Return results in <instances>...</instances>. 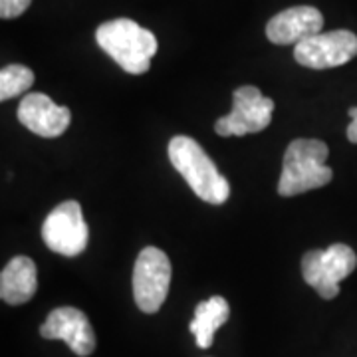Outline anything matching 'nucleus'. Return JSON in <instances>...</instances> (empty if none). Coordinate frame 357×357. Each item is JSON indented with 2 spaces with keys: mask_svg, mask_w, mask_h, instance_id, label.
I'll return each instance as SVG.
<instances>
[{
  "mask_svg": "<svg viewBox=\"0 0 357 357\" xmlns=\"http://www.w3.org/2000/svg\"><path fill=\"white\" fill-rule=\"evenodd\" d=\"M96 40L115 64L133 76L145 74L151 68V58L157 52L153 32L129 18L103 22L96 32Z\"/></svg>",
  "mask_w": 357,
  "mask_h": 357,
  "instance_id": "nucleus-1",
  "label": "nucleus"
},
{
  "mask_svg": "<svg viewBox=\"0 0 357 357\" xmlns=\"http://www.w3.org/2000/svg\"><path fill=\"white\" fill-rule=\"evenodd\" d=\"M171 165L187 181L192 192L208 204H222L230 197V185L203 147L187 135L169 141Z\"/></svg>",
  "mask_w": 357,
  "mask_h": 357,
  "instance_id": "nucleus-2",
  "label": "nucleus"
},
{
  "mask_svg": "<svg viewBox=\"0 0 357 357\" xmlns=\"http://www.w3.org/2000/svg\"><path fill=\"white\" fill-rule=\"evenodd\" d=\"M330 149L319 139H296L288 145L278 181V195L296 197L328 185L333 171L326 165Z\"/></svg>",
  "mask_w": 357,
  "mask_h": 357,
  "instance_id": "nucleus-3",
  "label": "nucleus"
},
{
  "mask_svg": "<svg viewBox=\"0 0 357 357\" xmlns=\"http://www.w3.org/2000/svg\"><path fill=\"white\" fill-rule=\"evenodd\" d=\"M357 268V256L347 244H332L326 250H310L302 258V276L324 300L340 294V282Z\"/></svg>",
  "mask_w": 357,
  "mask_h": 357,
  "instance_id": "nucleus-4",
  "label": "nucleus"
},
{
  "mask_svg": "<svg viewBox=\"0 0 357 357\" xmlns=\"http://www.w3.org/2000/svg\"><path fill=\"white\" fill-rule=\"evenodd\" d=\"M171 284V260L169 256L155 248H143L133 266V298L141 312H159L169 294Z\"/></svg>",
  "mask_w": 357,
  "mask_h": 357,
  "instance_id": "nucleus-5",
  "label": "nucleus"
},
{
  "mask_svg": "<svg viewBox=\"0 0 357 357\" xmlns=\"http://www.w3.org/2000/svg\"><path fill=\"white\" fill-rule=\"evenodd\" d=\"M274 102L255 86H243L232 96V112L218 117L215 131L220 137H241L266 129L272 121Z\"/></svg>",
  "mask_w": 357,
  "mask_h": 357,
  "instance_id": "nucleus-6",
  "label": "nucleus"
},
{
  "mask_svg": "<svg viewBox=\"0 0 357 357\" xmlns=\"http://www.w3.org/2000/svg\"><path fill=\"white\" fill-rule=\"evenodd\" d=\"M42 238L52 252L77 256L88 248L89 229L77 201L58 204L42 225Z\"/></svg>",
  "mask_w": 357,
  "mask_h": 357,
  "instance_id": "nucleus-7",
  "label": "nucleus"
},
{
  "mask_svg": "<svg viewBox=\"0 0 357 357\" xmlns=\"http://www.w3.org/2000/svg\"><path fill=\"white\" fill-rule=\"evenodd\" d=\"M357 56V36L349 30L319 32L302 40L294 48V58L300 66L312 70H328L347 64Z\"/></svg>",
  "mask_w": 357,
  "mask_h": 357,
  "instance_id": "nucleus-8",
  "label": "nucleus"
},
{
  "mask_svg": "<svg viewBox=\"0 0 357 357\" xmlns=\"http://www.w3.org/2000/svg\"><path fill=\"white\" fill-rule=\"evenodd\" d=\"M44 340H62L79 357H88L96 349V335L88 316L72 306L52 310L40 328Z\"/></svg>",
  "mask_w": 357,
  "mask_h": 357,
  "instance_id": "nucleus-9",
  "label": "nucleus"
},
{
  "mask_svg": "<svg viewBox=\"0 0 357 357\" xmlns=\"http://www.w3.org/2000/svg\"><path fill=\"white\" fill-rule=\"evenodd\" d=\"M18 119L32 133L54 139L68 129L72 114L66 105H56L46 93H26L18 105Z\"/></svg>",
  "mask_w": 357,
  "mask_h": 357,
  "instance_id": "nucleus-10",
  "label": "nucleus"
},
{
  "mask_svg": "<svg viewBox=\"0 0 357 357\" xmlns=\"http://www.w3.org/2000/svg\"><path fill=\"white\" fill-rule=\"evenodd\" d=\"M324 28V16L314 6H292L276 16L266 24V36L272 44L288 46L300 44L302 40L316 36Z\"/></svg>",
  "mask_w": 357,
  "mask_h": 357,
  "instance_id": "nucleus-11",
  "label": "nucleus"
},
{
  "mask_svg": "<svg viewBox=\"0 0 357 357\" xmlns=\"http://www.w3.org/2000/svg\"><path fill=\"white\" fill-rule=\"evenodd\" d=\"M38 290V272L36 264L28 256H14L2 268L0 274V298L10 306H20L34 298Z\"/></svg>",
  "mask_w": 357,
  "mask_h": 357,
  "instance_id": "nucleus-12",
  "label": "nucleus"
},
{
  "mask_svg": "<svg viewBox=\"0 0 357 357\" xmlns=\"http://www.w3.org/2000/svg\"><path fill=\"white\" fill-rule=\"evenodd\" d=\"M230 318L229 302L222 296H213L206 302H201L195 307V318L189 324V330L197 340L199 347H211L215 340V332Z\"/></svg>",
  "mask_w": 357,
  "mask_h": 357,
  "instance_id": "nucleus-13",
  "label": "nucleus"
},
{
  "mask_svg": "<svg viewBox=\"0 0 357 357\" xmlns=\"http://www.w3.org/2000/svg\"><path fill=\"white\" fill-rule=\"evenodd\" d=\"M34 84V72L22 64L4 66L0 72V100H13L24 93Z\"/></svg>",
  "mask_w": 357,
  "mask_h": 357,
  "instance_id": "nucleus-14",
  "label": "nucleus"
},
{
  "mask_svg": "<svg viewBox=\"0 0 357 357\" xmlns=\"http://www.w3.org/2000/svg\"><path fill=\"white\" fill-rule=\"evenodd\" d=\"M30 2L32 0H0V16L4 20L16 18V16H20L28 10Z\"/></svg>",
  "mask_w": 357,
  "mask_h": 357,
  "instance_id": "nucleus-15",
  "label": "nucleus"
},
{
  "mask_svg": "<svg viewBox=\"0 0 357 357\" xmlns=\"http://www.w3.org/2000/svg\"><path fill=\"white\" fill-rule=\"evenodd\" d=\"M349 117H351V123L347 126V139L357 143V107L349 109Z\"/></svg>",
  "mask_w": 357,
  "mask_h": 357,
  "instance_id": "nucleus-16",
  "label": "nucleus"
}]
</instances>
